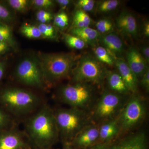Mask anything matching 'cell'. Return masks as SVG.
<instances>
[{"label": "cell", "mask_w": 149, "mask_h": 149, "mask_svg": "<svg viewBox=\"0 0 149 149\" xmlns=\"http://www.w3.org/2000/svg\"><path fill=\"white\" fill-rule=\"evenodd\" d=\"M27 118L24 131L33 149H52L59 139L53 110L44 104Z\"/></svg>", "instance_id": "6da1fadb"}, {"label": "cell", "mask_w": 149, "mask_h": 149, "mask_svg": "<svg viewBox=\"0 0 149 149\" xmlns=\"http://www.w3.org/2000/svg\"><path fill=\"white\" fill-rule=\"evenodd\" d=\"M44 104L38 95L26 89L7 87L0 90V105L15 118L29 116Z\"/></svg>", "instance_id": "7a4b0ae2"}, {"label": "cell", "mask_w": 149, "mask_h": 149, "mask_svg": "<svg viewBox=\"0 0 149 149\" xmlns=\"http://www.w3.org/2000/svg\"><path fill=\"white\" fill-rule=\"evenodd\" d=\"M37 57L46 86L51 87L70 78L79 56L73 53H67L40 54Z\"/></svg>", "instance_id": "3957f363"}, {"label": "cell", "mask_w": 149, "mask_h": 149, "mask_svg": "<svg viewBox=\"0 0 149 149\" xmlns=\"http://www.w3.org/2000/svg\"><path fill=\"white\" fill-rule=\"evenodd\" d=\"M54 115L63 143H70L77 134L88 125L83 110L70 107L54 111Z\"/></svg>", "instance_id": "277c9868"}, {"label": "cell", "mask_w": 149, "mask_h": 149, "mask_svg": "<svg viewBox=\"0 0 149 149\" xmlns=\"http://www.w3.org/2000/svg\"><path fill=\"white\" fill-rule=\"evenodd\" d=\"M107 70L94 56L85 54L79 56L71 73L72 83H91L101 87Z\"/></svg>", "instance_id": "5b68a950"}, {"label": "cell", "mask_w": 149, "mask_h": 149, "mask_svg": "<svg viewBox=\"0 0 149 149\" xmlns=\"http://www.w3.org/2000/svg\"><path fill=\"white\" fill-rule=\"evenodd\" d=\"M146 113L144 100L136 93L133 94L117 118L119 133H128L137 127L144 120Z\"/></svg>", "instance_id": "8992f818"}, {"label": "cell", "mask_w": 149, "mask_h": 149, "mask_svg": "<svg viewBox=\"0 0 149 149\" xmlns=\"http://www.w3.org/2000/svg\"><path fill=\"white\" fill-rule=\"evenodd\" d=\"M14 75L17 82L25 86L40 89L47 87L38 57L23 59L17 66Z\"/></svg>", "instance_id": "52a82bcc"}, {"label": "cell", "mask_w": 149, "mask_h": 149, "mask_svg": "<svg viewBox=\"0 0 149 149\" xmlns=\"http://www.w3.org/2000/svg\"><path fill=\"white\" fill-rule=\"evenodd\" d=\"M58 95L61 102L70 107L83 110L92 102L93 91L88 83H72L61 87Z\"/></svg>", "instance_id": "ba28073f"}, {"label": "cell", "mask_w": 149, "mask_h": 149, "mask_svg": "<svg viewBox=\"0 0 149 149\" xmlns=\"http://www.w3.org/2000/svg\"><path fill=\"white\" fill-rule=\"evenodd\" d=\"M124 102L123 95L111 91H104L94 108L92 118L95 122L113 119L120 113L125 104Z\"/></svg>", "instance_id": "9c48e42d"}, {"label": "cell", "mask_w": 149, "mask_h": 149, "mask_svg": "<svg viewBox=\"0 0 149 149\" xmlns=\"http://www.w3.org/2000/svg\"><path fill=\"white\" fill-rule=\"evenodd\" d=\"M87 149H148L146 135L138 131L104 143H97Z\"/></svg>", "instance_id": "30bf717a"}, {"label": "cell", "mask_w": 149, "mask_h": 149, "mask_svg": "<svg viewBox=\"0 0 149 149\" xmlns=\"http://www.w3.org/2000/svg\"><path fill=\"white\" fill-rule=\"evenodd\" d=\"M0 149H33L25 131L14 125L0 131Z\"/></svg>", "instance_id": "8fae6325"}, {"label": "cell", "mask_w": 149, "mask_h": 149, "mask_svg": "<svg viewBox=\"0 0 149 149\" xmlns=\"http://www.w3.org/2000/svg\"><path fill=\"white\" fill-rule=\"evenodd\" d=\"M99 126L88 125L77 134L70 144L75 149H87L97 143Z\"/></svg>", "instance_id": "7c38bea8"}, {"label": "cell", "mask_w": 149, "mask_h": 149, "mask_svg": "<svg viewBox=\"0 0 149 149\" xmlns=\"http://www.w3.org/2000/svg\"><path fill=\"white\" fill-rule=\"evenodd\" d=\"M118 29L124 35L135 38L138 35V26L136 17L128 11L123 10L116 19Z\"/></svg>", "instance_id": "4fadbf2b"}, {"label": "cell", "mask_w": 149, "mask_h": 149, "mask_svg": "<svg viewBox=\"0 0 149 149\" xmlns=\"http://www.w3.org/2000/svg\"><path fill=\"white\" fill-rule=\"evenodd\" d=\"M115 66L130 93H136L139 85V79L122 58H116Z\"/></svg>", "instance_id": "5bb4252c"}, {"label": "cell", "mask_w": 149, "mask_h": 149, "mask_svg": "<svg viewBox=\"0 0 149 149\" xmlns=\"http://www.w3.org/2000/svg\"><path fill=\"white\" fill-rule=\"evenodd\" d=\"M126 57L128 66L138 79L141 78L148 66L140 51L134 47H130L126 53Z\"/></svg>", "instance_id": "9a60e30c"}, {"label": "cell", "mask_w": 149, "mask_h": 149, "mask_svg": "<svg viewBox=\"0 0 149 149\" xmlns=\"http://www.w3.org/2000/svg\"><path fill=\"white\" fill-rule=\"evenodd\" d=\"M99 44L116 58L120 57L124 51L123 42L119 36L113 32L101 35Z\"/></svg>", "instance_id": "2e32d148"}, {"label": "cell", "mask_w": 149, "mask_h": 149, "mask_svg": "<svg viewBox=\"0 0 149 149\" xmlns=\"http://www.w3.org/2000/svg\"><path fill=\"white\" fill-rule=\"evenodd\" d=\"M119 132L117 118L104 121L99 126V137L97 143H104L112 141L117 138Z\"/></svg>", "instance_id": "e0dca14e"}, {"label": "cell", "mask_w": 149, "mask_h": 149, "mask_svg": "<svg viewBox=\"0 0 149 149\" xmlns=\"http://www.w3.org/2000/svg\"><path fill=\"white\" fill-rule=\"evenodd\" d=\"M69 33L79 37L92 47L98 45L99 39L102 35L96 29L90 27L71 28Z\"/></svg>", "instance_id": "ac0fdd59"}, {"label": "cell", "mask_w": 149, "mask_h": 149, "mask_svg": "<svg viewBox=\"0 0 149 149\" xmlns=\"http://www.w3.org/2000/svg\"><path fill=\"white\" fill-rule=\"evenodd\" d=\"M106 79L111 91L123 96L131 93L117 70H107Z\"/></svg>", "instance_id": "d6986e66"}, {"label": "cell", "mask_w": 149, "mask_h": 149, "mask_svg": "<svg viewBox=\"0 0 149 149\" xmlns=\"http://www.w3.org/2000/svg\"><path fill=\"white\" fill-rule=\"evenodd\" d=\"M92 48L94 56L100 62L110 66H115L116 57L106 48L99 45Z\"/></svg>", "instance_id": "ffe728a7"}, {"label": "cell", "mask_w": 149, "mask_h": 149, "mask_svg": "<svg viewBox=\"0 0 149 149\" xmlns=\"http://www.w3.org/2000/svg\"><path fill=\"white\" fill-rule=\"evenodd\" d=\"M0 41L7 43L14 50L17 49V45L13 37L12 29L9 24L0 22Z\"/></svg>", "instance_id": "44dd1931"}, {"label": "cell", "mask_w": 149, "mask_h": 149, "mask_svg": "<svg viewBox=\"0 0 149 149\" xmlns=\"http://www.w3.org/2000/svg\"><path fill=\"white\" fill-rule=\"evenodd\" d=\"M92 22V19L87 13L77 9L73 14L71 28L90 27Z\"/></svg>", "instance_id": "7402d4cb"}, {"label": "cell", "mask_w": 149, "mask_h": 149, "mask_svg": "<svg viewBox=\"0 0 149 149\" xmlns=\"http://www.w3.org/2000/svg\"><path fill=\"white\" fill-rule=\"evenodd\" d=\"M63 38L67 45L73 49L82 50L88 46L87 44L80 38L70 33L63 34Z\"/></svg>", "instance_id": "603a6c76"}, {"label": "cell", "mask_w": 149, "mask_h": 149, "mask_svg": "<svg viewBox=\"0 0 149 149\" xmlns=\"http://www.w3.org/2000/svg\"><path fill=\"white\" fill-rule=\"evenodd\" d=\"M120 3L118 0H104L96 3L95 8L99 13H107L115 10Z\"/></svg>", "instance_id": "cb8c5ba5"}, {"label": "cell", "mask_w": 149, "mask_h": 149, "mask_svg": "<svg viewBox=\"0 0 149 149\" xmlns=\"http://www.w3.org/2000/svg\"><path fill=\"white\" fill-rule=\"evenodd\" d=\"M15 118L0 105V131L15 125Z\"/></svg>", "instance_id": "d4e9b609"}, {"label": "cell", "mask_w": 149, "mask_h": 149, "mask_svg": "<svg viewBox=\"0 0 149 149\" xmlns=\"http://www.w3.org/2000/svg\"><path fill=\"white\" fill-rule=\"evenodd\" d=\"M3 2L9 8L20 13L27 11L30 5V1L27 0H8Z\"/></svg>", "instance_id": "484cf974"}, {"label": "cell", "mask_w": 149, "mask_h": 149, "mask_svg": "<svg viewBox=\"0 0 149 149\" xmlns=\"http://www.w3.org/2000/svg\"><path fill=\"white\" fill-rule=\"evenodd\" d=\"M20 32L22 35L30 39H37L42 38V35L37 26L25 23L20 28Z\"/></svg>", "instance_id": "4316f807"}, {"label": "cell", "mask_w": 149, "mask_h": 149, "mask_svg": "<svg viewBox=\"0 0 149 149\" xmlns=\"http://www.w3.org/2000/svg\"><path fill=\"white\" fill-rule=\"evenodd\" d=\"M96 30L101 34L105 35L113 32L114 25L109 19H102L96 22Z\"/></svg>", "instance_id": "83f0119b"}, {"label": "cell", "mask_w": 149, "mask_h": 149, "mask_svg": "<svg viewBox=\"0 0 149 149\" xmlns=\"http://www.w3.org/2000/svg\"><path fill=\"white\" fill-rule=\"evenodd\" d=\"M13 13L3 2L0 1V22L9 24L14 20Z\"/></svg>", "instance_id": "f1b7e54d"}, {"label": "cell", "mask_w": 149, "mask_h": 149, "mask_svg": "<svg viewBox=\"0 0 149 149\" xmlns=\"http://www.w3.org/2000/svg\"><path fill=\"white\" fill-rule=\"evenodd\" d=\"M37 27L40 30L42 38L52 40L56 37V31L53 25L49 24L40 23Z\"/></svg>", "instance_id": "f546056e"}, {"label": "cell", "mask_w": 149, "mask_h": 149, "mask_svg": "<svg viewBox=\"0 0 149 149\" xmlns=\"http://www.w3.org/2000/svg\"><path fill=\"white\" fill-rule=\"evenodd\" d=\"M69 17L64 10H61L54 17V25L59 29H65L69 24Z\"/></svg>", "instance_id": "4dcf8cb0"}, {"label": "cell", "mask_w": 149, "mask_h": 149, "mask_svg": "<svg viewBox=\"0 0 149 149\" xmlns=\"http://www.w3.org/2000/svg\"><path fill=\"white\" fill-rule=\"evenodd\" d=\"M54 1L52 0H33L30 1V5L34 8L38 9L39 10H48L52 8L54 6Z\"/></svg>", "instance_id": "1f68e13d"}, {"label": "cell", "mask_w": 149, "mask_h": 149, "mask_svg": "<svg viewBox=\"0 0 149 149\" xmlns=\"http://www.w3.org/2000/svg\"><path fill=\"white\" fill-rule=\"evenodd\" d=\"M96 2L93 0H78L75 3L77 9L86 13L92 12L95 8Z\"/></svg>", "instance_id": "d6a6232c"}, {"label": "cell", "mask_w": 149, "mask_h": 149, "mask_svg": "<svg viewBox=\"0 0 149 149\" xmlns=\"http://www.w3.org/2000/svg\"><path fill=\"white\" fill-rule=\"evenodd\" d=\"M36 19L40 23L48 24L54 19L52 14L48 10H40L36 15Z\"/></svg>", "instance_id": "836d02e7"}, {"label": "cell", "mask_w": 149, "mask_h": 149, "mask_svg": "<svg viewBox=\"0 0 149 149\" xmlns=\"http://www.w3.org/2000/svg\"><path fill=\"white\" fill-rule=\"evenodd\" d=\"M141 85L143 88L147 91H149V67L147 68L144 74L141 77Z\"/></svg>", "instance_id": "e575fe53"}, {"label": "cell", "mask_w": 149, "mask_h": 149, "mask_svg": "<svg viewBox=\"0 0 149 149\" xmlns=\"http://www.w3.org/2000/svg\"><path fill=\"white\" fill-rule=\"evenodd\" d=\"M7 66V58L4 57H0V82L2 80Z\"/></svg>", "instance_id": "d590c367"}, {"label": "cell", "mask_w": 149, "mask_h": 149, "mask_svg": "<svg viewBox=\"0 0 149 149\" xmlns=\"http://www.w3.org/2000/svg\"><path fill=\"white\" fill-rule=\"evenodd\" d=\"M11 49V47L7 43L0 41V57L8 53Z\"/></svg>", "instance_id": "8d00e7d4"}, {"label": "cell", "mask_w": 149, "mask_h": 149, "mask_svg": "<svg viewBox=\"0 0 149 149\" xmlns=\"http://www.w3.org/2000/svg\"><path fill=\"white\" fill-rule=\"evenodd\" d=\"M54 1L59 6L60 8L62 9V10H64L68 7L72 2V1L70 0H56Z\"/></svg>", "instance_id": "74e56055"}, {"label": "cell", "mask_w": 149, "mask_h": 149, "mask_svg": "<svg viewBox=\"0 0 149 149\" xmlns=\"http://www.w3.org/2000/svg\"><path fill=\"white\" fill-rule=\"evenodd\" d=\"M141 54L148 63L149 62V47L148 45H143L141 47Z\"/></svg>", "instance_id": "f35d334b"}, {"label": "cell", "mask_w": 149, "mask_h": 149, "mask_svg": "<svg viewBox=\"0 0 149 149\" xmlns=\"http://www.w3.org/2000/svg\"><path fill=\"white\" fill-rule=\"evenodd\" d=\"M143 33L145 37L148 38L149 37V22L146 21L144 22L143 26Z\"/></svg>", "instance_id": "ab89813d"}, {"label": "cell", "mask_w": 149, "mask_h": 149, "mask_svg": "<svg viewBox=\"0 0 149 149\" xmlns=\"http://www.w3.org/2000/svg\"><path fill=\"white\" fill-rule=\"evenodd\" d=\"M61 149H75L70 143L63 144V147Z\"/></svg>", "instance_id": "60d3db41"}, {"label": "cell", "mask_w": 149, "mask_h": 149, "mask_svg": "<svg viewBox=\"0 0 149 149\" xmlns=\"http://www.w3.org/2000/svg\"></svg>", "instance_id": "b9f144b4"}]
</instances>
